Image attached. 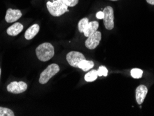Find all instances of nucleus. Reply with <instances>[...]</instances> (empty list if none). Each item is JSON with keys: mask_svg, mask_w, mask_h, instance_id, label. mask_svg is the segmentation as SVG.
Returning a JSON list of instances; mask_svg holds the SVG:
<instances>
[{"mask_svg": "<svg viewBox=\"0 0 154 116\" xmlns=\"http://www.w3.org/2000/svg\"><path fill=\"white\" fill-rule=\"evenodd\" d=\"M54 53V47L49 42L42 43L35 49V54L38 58L43 62H46L53 58Z\"/></svg>", "mask_w": 154, "mask_h": 116, "instance_id": "f257e3e1", "label": "nucleus"}, {"mask_svg": "<svg viewBox=\"0 0 154 116\" xmlns=\"http://www.w3.org/2000/svg\"><path fill=\"white\" fill-rule=\"evenodd\" d=\"M47 8L49 13L54 17H59L68 12V6L65 4L63 0H54L53 2H48L47 3Z\"/></svg>", "mask_w": 154, "mask_h": 116, "instance_id": "f03ea898", "label": "nucleus"}, {"mask_svg": "<svg viewBox=\"0 0 154 116\" xmlns=\"http://www.w3.org/2000/svg\"><path fill=\"white\" fill-rule=\"evenodd\" d=\"M60 71V67L58 64L52 63L49 65L45 70H43L40 75L39 83L41 84L47 83L54 76Z\"/></svg>", "mask_w": 154, "mask_h": 116, "instance_id": "7ed1b4c3", "label": "nucleus"}, {"mask_svg": "<svg viewBox=\"0 0 154 116\" xmlns=\"http://www.w3.org/2000/svg\"><path fill=\"white\" fill-rule=\"evenodd\" d=\"M103 24L107 30H112L114 28V10L111 6H108L103 10Z\"/></svg>", "mask_w": 154, "mask_h": 116, "instance_id": "20e7f679", "label": "nucleus"}, {"mask_svg": "<svg viewBox=\"0 0 154 116\" xmlns=\"http://www.w3.org/2000/svg\"><path fill=\"white\" fill-rule=\"evenodd\" d=\"M101 40V33L100 31H96L88 36L85 40V47L89 49H94L99 45Z\"/></svg>", "mask_w": 154, "mask_h": 116, "instance_id": "39448f33", "label": "nucleus"}, {"mask_svg": "<svg viewBox=\"0 0 154 116\" xmlns=\"http://www.w3.org/2000/svg\"><path fill=\"white\" fill-rule=\"evenodd\" d=\"M67 61L72 67H78V65L81 61L85 59L84 55L79 52L72 51L69 52L66 56Z\"/></svg>", "mask_w": 154, "mask_h": 116, "instance_id": "423d86ee", "label": "nucleus"}, {"mask_svg": "<svg viewBox=\"0 0 154 116\" xmlns=\"http://www.w3.org/2000/svg\"><path fill=\"white\" fill-rule=\"evenodd\" d=\"M27 84L24 81H13L7 86L8 92L13 94H20L27 90Z\"/></svg>", "mask_w": 154, "mask_h": 116, "instance_id": "0eeeda50", "label": "nucleus"}, {"mask_svg": "<svg viewBox=\"0 0 154 116\" xmlns=\"http://www.w3.org/2000/svg\"><path fill=\"white\" fill-rule=\"evenodd\" d=\"M148 93V88L144 85L138 86L135 90V99L139 105L143 103Z\"/></svg>", "mask_w": 154, "mask_h": 116, "instance_id": "6e6552de", "label": "nucleus"}, {"mask_svg": "<svg viewBox=\"0 0 154 116\" xmlns=\"http://www.w3.org/2000/svg\"><path fill=\"white\" fill-rule=\"evenodd\" d=\"M22 15V12L18 9L8 8L6 11L5 20L8 23H12L19 20Z\"/></svg>", "mask_w": 154, "mask_h": 116, "instance_id": "1a4fd4ad", "label": "nucleus"}, {"mask_svg": "<svg viewBox=\"0 0 154 116\" xmlns=\"http://www.w3.org/2000/svg\"><path fill=\"white\" fill-rule=\"evenodd\" d=\"M99 27V22L97 21H92L89 22L86 24L84 29H83V33L84 34L85 37H88L92 33H93L95 31H97Z\"/></svg>", "mask_w": 154, "mask_h": 116, "instance_id": "9d476101", "label": "nucleus"}, {"mask_svg": "<svg viewBox=\"0 0 154 116\" xmlns=\"http://www.w3.org/2000/svg\"><path fill=\"white\" fill-rule=\"evenodd\" d=\"M23 25L19 22H16V23L13 24L12 26L9 27L6 30L8 35L11 36H16L20 33H21L22 30H23Z\"/></svg>", "mask_w": 154, "mask_h": 116, "instance_id": "9b49d317", "label": "nucleus"}, {"mask_svg": "<svg viewBox=\"0 0 154 116\" xmlns=\"http://www.w3.org/2000/svg\"><path fill=\"white\" fill-rule=\"evenodd\" d=\"M40 31V26L38 24H34L27 29L24 34V37L26 40L33 39L37 35Z\"/></svg>", "mask_w": 154, "mask_h": 116, "instance_id": "f8f14e48", "label": "nucleus"}, {"mask_svg": "<svg viewBox=\"0 0 154 116\" xmlns=\"http://www.w3.org/2000/svg\"><path fill=\"white\" fill-rule=\"evenodd\" d=\"M94 62L92 61H88L86 59H84L82 61H81L78 65V68L82 70L83 71H88V70H91L94 67Z\"/></svg>", "mask_w": 154, "mask_h": 116, "instance_id": "ddd939ff", "label": "nucleus"}, {"mask_svg": "<svg viewBox=\"0 0 154 116\" xmlns=\"http://www.w3.org/2000/svg\"><path fill=\"white\" fill-rule=\"evenodd\" d=\"M98 77L99 76H98V74H97V70H92L88 72V73L85 75L84 79L85 81H87V82H92V81L96 80Z\"/></svg>", "mask_w": 154, "mask_h": 116, "instance_id": "4468645a", "label": "nucleus"}, {"mask_svg": "<svg viewBox=\"0 0 154 116\" xmlns=\"http://www.w3.org/2000/svg\"><path fill=\"white\" fill-rule=\"evenodd\" d=\"M131 77L134 79H140L143 74V71L139 68H133L131 70Z\"/></svg>", "mask_w": 154, "mask_h": 116, "instance_id": "2eb2a0df", "label": "nucleus"}, {"mask_svg": "<svg viewBox=\"0 0 154 116\" xmlns=\"http://www.w3.org/2000/svg\"><path fill=\"white\" fill-rule=\"evenodd\" d=\"M13 111L8 108L0 107V116H14Z\"/></svg>", "mask_w": 154, "mask_h": 116, "instance_id": "dca6fc26", "label": "nucleus"}, {"mask_svg": "<svg viewBox=\"0 0 154 116\" xmlns=\"http://www.w3.org/2000/svg\"><path fill=\"white\" fill-rule=\"evenodd\" d=\"M89 22H90L89 19H88V17L83 18V19H81L80 21H79L78 24V29H79V31H80L81 33H83V29H84L85 27Z\"/></svg>", "mask_w": 154, "mask_h": 116, "instance_id": "f3484780", "label": "nucleus"}, {"mask_svg": "<svg viewBox=\"0 0 154 116\" xmlns=\"http://www.w3.org/2000/svg\"><path fill=\"white\" fill-rule=\"evenodd\" d=\"M97 74H98V76L99 77H107L108 75V70L107 68L104 66H100L98 70H97Z\"/></svg>", "mask_w": 154, "mask_h": 116, "instance_id": "a211bd4d", "label": "nucleus"}, {"mask_svg": "<svg viewBox=\"0 0 154 116\" xmlns=\"http://www.w3.org/2000/svg\"><path fill=\"white\" fill-rule=\"evenodd\" d=\"M68 7H74L79 3V0H63Z\"/></svg>", "mask_w": 154, "mask_h": 116, "instance_id": "6ab92c4d", "label": "nucleus"}, {"mask_svg": "<svg viewBox=\"0 0 154 116\" xmlns=\"http://www.w3.org/2000/svg\"><path fill=\"white\" fill-rule=\"evenodd\" d=\"M103 15H103V11H99V12L97 13L96 17H97V19H99V20L102 19V20H103Z\"/></svg>", "mask_w": 154, "mask_h": 116, "instance_id": "aec40b11", "label": "nucleus"}, {"mask_svg": "<svg viewBox=\"0 0 154 116\" xmlns=\"http://www.w3.org/2000/svg\"><path fill=\"white\" fill-rule=\"evenodd\" d=\"M146 2L151 5H153L154 6V0H146Z\"/></svg>", "mask_w": 154, "mask_h": 116, "instance_id": "412c9836", "label": "nucleus"}, {"mask_svg": "<svg viewBox=\"0 0 154 116\" xmlns=\"http://www.w3.org/2000/svg\"><path fill=\"white\" fill-rule=\"evenodd\" d=\"M0 77H1V68H0Z\"/></svg>", "mask_w": 154, "mask_h": 116, "instance_id": "4be33fe9", "label": "nucleus"}, {"mask_svg": "<svg viewBox=\"0 0 154 116\" xmlns=\"http://www.w3.org/2000/svg\"><path fill=\"white\" fill-rule=\"evenodd\" d=\"M110 1H114L115 2V1H117V0H110Z\"/></svg>", "mask_w": 154, "mask_h": 116, "instance_id": "5701e85b", "label": "nucleus"}]
</instances>
